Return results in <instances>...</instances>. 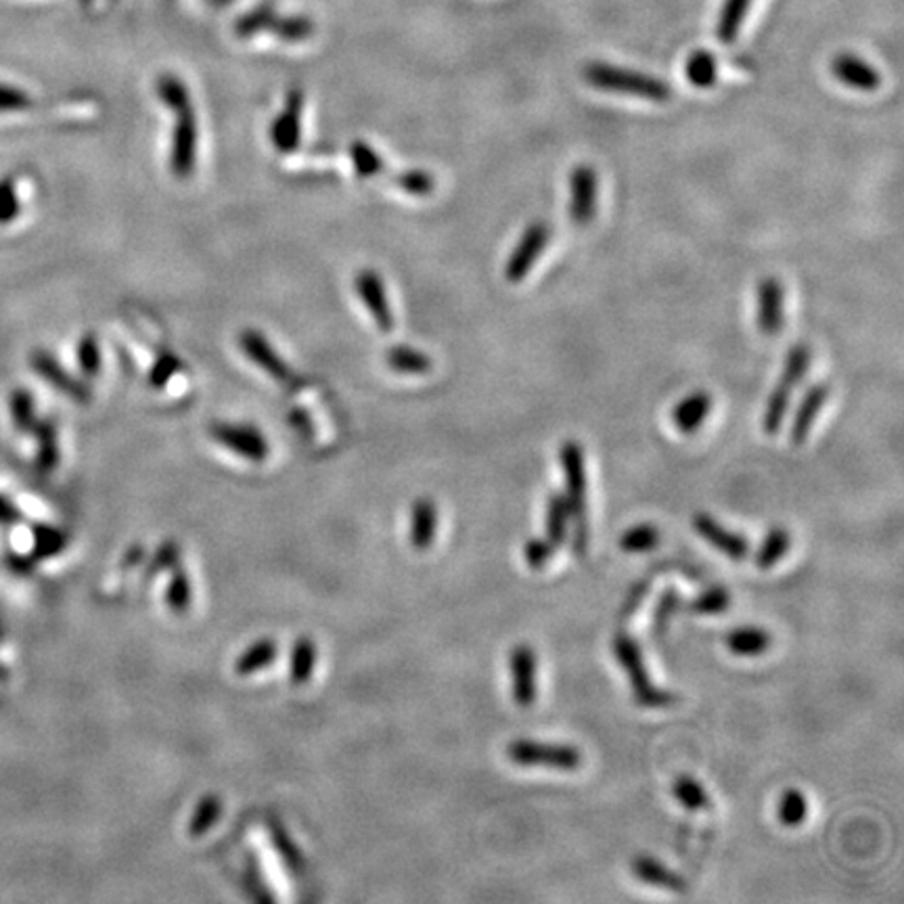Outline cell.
<instances>
[{
	"label": "cell",
	"mask_w": 904,
	"mask_h": 904,
	"mask_svg": "<svg viewBox=\"0 0 904 904\" xmlns=\"http://www.w3.org/2000/svg\"><path fill=\"white\" fill-rule=\"evenodd\" d=\"M560 461L564 472L565 500L569 507L572 523V551L576 557H585L590 541L588 530V477L585 451L578 442L567 440L560 449Z\"/></svg>",
	"instance_id": "1"
},
{
	"label": "cell",
	"mask_w": 904,
	"mask_h": 904,
	"mask_svg": "<svg viewBox=\"0 0 904 904\" xmlns=\"http://www.w3.org/2000/svg\"><path fill=\"white\" fill-rule=\"evenodd\" d=\"M583 78L597 91L631 94L647 101L664 103L673 97V89L662 78L636 69L618 68L603 61H590L583 68Z\"/></svg>",
	"instance_id": "2"
},
{
	"label": "cell",
	"mask_w": 904,
	"mask_h": 904,
	"mask_svg": "<svg viewBox=\"0 0 904 904\" xmlns=\"http://www.w3.org/2000/svg\"><path fill=\"white\" fill-rule=\"evenodd\" d=\"M611 652L618 659V664L624 668L629 682H631L634 701L641 708H668L677 701L673 693L659 689L656 682L649 678L641 645H639V641L634 639L633 634L624 633V631L613 634Z\"/></svg>",
	"instance_id": "3"
},
{
	"label": "cell",
	"mask_w": 904,
	"mask_h": 904,
	"mask_svg": "<svg viewBox=\"0 0 904 904\" xmlns=\"http://www.w3.org/2000/svg\"><path fill=\"white\" fill-rule=\"evenodd\" d=\"M811 362H813V352L806 343H795L788 352L786 364H783V373H781L779 382H777L772 394L769 396V403L765 408V417H762V428L769 436H775L777 431L781 430V426L786 421V415H788V408L791 405L793 389L806 377V373L811 369Z\"/></svg>",
	"instance_id": "4"
},
{
	"label": "cell",
	"mask_w": 904,
	"mask_h": 904,
	"mask_svg": "<svg viewBox=\"0 0 904 904\" xmlns=\"http://www.w3.org/2000/svg\"><path fill=\"white\" fill-rule=\"evenodd\" d=\"M507 758L518 767L576 770L583 765V754L578 747L530 742V739L511 742L507 746Z\"/></svg>",
	"instance_id": "5"
},
{
	"label": "cell",
	"mask_w": 904,
	"mask_h": 904,
	"mask_svg": "<svg viewBox=\"0 0 904 904\" xmlns=\"http://www.w3.org/2000/svg\"><path fill=\"white\" fill-rule=\"evenodd\" d=\"M210 436L233 454L248 459L251 463H262L271 454V444L267 442L264 433L253 426L218 421L212 423Z\"/></svg>",
	"instance_id": "6"
},
{
	"label": "cell",
	"mask_w": 904,
	"mask_h": 904,
	"mask_svg": "<svg viewBox=\"0 0 904 904\" xmlns=\"http://www.w3.org/2000/svg\"><path fill=\"white\" fill-rule=\"evenodd\" d=\"M551 239V226L544 221H536L521 233L520 241L511 251L505 264V279L509 283H520L528 272L532 271L534 262L543 256L544 248Z\"/></svg>",
	"instance_id": "7"
},
{
	"label": "cell",
	"mask_w": 904,
	"mask_h": 904,
	"mask_svg": "<svg viewBox=\"0 0 904 904\" xmlns=\"http://www.w3.org/2000/svg\"><path fill=\"white\" fill-rule=\"evenodd\" d=\"M511 696L520 708H530L539 698V657L530 645H516L509 656Z\"/></svg>",
	"instance_id": "8"
},
{
	"label": "cell",
	"mask_w": 904,
	"mask_h": 904,
	"mask_svg": "<svg viewBox=\"0 0 904 904\" xmlns=\"http://www.w3.org/2000/svg\"><path fill=\"white\" fill-rule=\"evenodd\" d=\"M177 115V126L172 135V151H170V170L177 179H189L195 170L197 159V120L195 112L184 110Z\"/></svg>",
	"instance_id": "9"
},
{
	"label": "cell",
	"mask_w": 904,
	"mask_h": 904,
	"mask_svg": "<svg viewBox=\"0 0 904 904\" xmlns=\"http://www.w3.org/2000/svg\"><path fill=\"white\" fill-rule=\"evenodd\" d=\"M304 91L292 87L285 94V108L271 124L272 147L279 154H292L300 145L302 136V112H304Z\"/></svg>",
	"instance_id": "10"
},
{
	"label": "cell",
	"mask_w": 904,
	"mask_h": 904,
	"mask_svg": "<svg viewBox=\"0 0 904 904\" xmlns=\"http://www.w3.org/2000/svg\"><path fill=\"white\" fill-rule=\"evenodd\" d=\"M597 172L580 163L569 174V218L576 226H588L597 214Z\"/></svg>",
	"instance_id": "11"
},
{
	"label": "cell",
	"mask_w": 904,
	"mask_h": 904,
	"mask_svg": "<svg viewBox=\"0 0 904 904\" xmlns=\"http://www.w3.org/2000/svg\"><path fill=\"white\" fill-rule=\"evenodd\" d=\"M239 346H241V350H244V354L248 357L249 361L253 362L256 366H260L267 375H271L274 382L287 384V382L294 380V373H292L290 364L276 354L271 341L264 338L260 331L244 329L241 336H239Z\"/></svg>",
	"instance_id": "12"
},
{
	"label": "cell",
	"mask_w": 904,
	"mask_h": 904,
	"mask_svg": "<svg viewBox=\"0 0 904 904\" xmlns=\"http://www.w3.org/2000/svg\"><path fill=\"white\" fill-rule=\"evenodd\" d=\"M30 366L45 382L53 385L55 389H59L61 394L69 396L71 400H76L78 405H87L91 400V392H89L87 384L76 380L71 373H68L61 366V362L57 361L53 354H48L46 350H34L32 357H30Z\"/></svg>",
	"instance_id": "13"
},
{
	"label": "cell",
	"mask_w": 904,
	"mask_h": 904,
	"mask_svg": "<svg viewBox=\"0 0 904 904\" xmlns=\"http://www.w3.org/2000/svg\"><path fill=\"white\" fill-rule=\"evenodd\" d=\"M691 523L705 543L719 549L728 560L744 562L749 555V543L744 539V534L724 528L723 523L714 520L710 513H696Z\"/></svg>",
	"instance_id": "14"
},
{
	"label": "cell",
	"mask_w": 904,
	"mask_h": 904,
	"mask_svg": "<svg viewBox=\"0 0 904 904\" xmlns=\"http://www.w3.org/2000/svg\"><path fill=\"white\" fill-rule=\"evenodd\" d=\"M354 285H357V294L361 297L364 308L371 313L375 325L385 334L392 331L394 329V315H392V308H389V302H387L382 276L377 272L371 271V269H364V271L357 274Z\"/></svg>",
	"instance_id": "15"
},
{
	"label": "cell",
	"mask_w": 904,
	"mask_h": 904,
	"mask_svg": "<svg viewBox=\"0 0 904 904\" xmlns=\"http://www.w3.org/2000/svg\"><path fill=\"white\" fill-rule=\"evenodd\" d=\"M832 74L841 84L855 91H878L882 84V76L871 64L860 59L852 53H841L832 59Z\"/></svg>",
	"instance_id": "16"
},
{
	"label": "cell",
	"mask_w": 904,
	"mask_h": 904,
	"mask_svg": "<svg viewBox=\"0 0 904 904\" xmlns=\"http://www.w3.org/2000/svg\"><path fill=\"white\" fill-rule=\"evenodd\" d=\"M783 285L779 279L767 276L758 285V329L775 338L783 329Z\"/></svg>",
	"instance_id": "17"
},
{
	"label": "cell",
	"mask_w": 904,
	"mask_h": 904,
	"mask_svg": "<svg viewBox=\"0 0 904 904\" xmlns=\"http://www.w3.org/2000/svg\"><path fill=\"white\" fill-rule=\"evenodd\" d=\"M829 394H832L829 382H818V384H813L806 389L800 407L795 410V417L791 421V442L795 447H802L809 440L814 421H816V415L821 413V408L825 407Z\"/></svg>",
	"instance_id": "18"
},
{
	"label": "cell",
	"mask_w": 904,
	"mask_h": 904,
	"mask_svg": "<svg viewBox=\"0 0 904 904\" xmlns=\"http://www.w3.org/2000/svg\"><path fill=\"white\" fill-rule=\"evenodd\" d=\"M440 526L438 505L428 497L417 498L410 507V523H408V541L417 551H428Z\"/></svg>",
	"instance_id": "19"
},
{
	"label": "cell",
	"mask_w": 904,
	"mask_h": 904,
	"mask_svg": "<svg viewBox=\"0 0 904 904\" xmlns=\"http://www.w3.org/2000/svg\"><path fill=\"white\" fill-rule=\"evenodd\" d=\"M631 871L636 880L647 885H656L673 894H687V882L678 875L677 871H673L670 867H666L664 862H659L654 857H647V855L634 857Z\"/></svg>",
	"instance_id": "20"
},
{
	"label": "cell",
	"mask_w": 904,
	"mask_h": 904,
	"mask_svg": "<svg viewBox=\"0 0 904 904\" xmlns=\"http://www.w3.org/2000/svg\"><path fill=\"white\" fill-rule=\"evenodd\" d=\"M712 410V396L708 392H693L685 396L673 410V423L682 433H693L700 430L703 421Z\"/></svg>",
	"instance_id": "21"
},
{
	"label": "cell",
	"mask_w": 904,
	"mask_h": 904,
	"mask_svg": "<svg viewBox=\"0 0 904 904\" xmlns=\"http://www.w3.org/2000/svg\"><path fill=\"white\" fill-rule=\"evenodd\" d=\"M724 645L733 656L758 657L772 645V636L760 626H739L726 633Z\"/></svg>",
	"instance_id": "22"
},
{
	"label": "cell",
	"mask_w": 904,
	"mask_h": 904,
	"mask_svg": "<svg viewBox=\"0 0 904 904\" xmlns=\"http://www.w3.org/2000/svg\"><path fill=\"white\" fill-rule=\"evenodd\" d=\"M279 654V645L271 636L258 639L241 652V656L235 659V675L237 677H251L260 673L262 668L271 666Z\"/></svg>",
	"instance_id": "23"
},
{
	"label": "cell",
	"mask_w": 904,
	"mask_h": 904,
	"mask_svg": "<svg viewBox=\"0 0 904 904\" xmlns=\"http://www.w3.org/2000/svg\"><path fill=\"white\" fill-rule=\"evenodd\" d=\"M567 528H569V507L562 493H551L546 498V518H544V530H546V541L557 551L567 541Z\"/></svg>",
	"instance_id": "24"
},
{
	"label": "cell",
	"mask_w": 904,
	"mask_h": 904,
	"mask_svg": "<svg viewBox=\"0 0 904 904\" xmlns=\"http://www.w3.org/2000/svg\"><path fill=\"white\" fill-rule=\"evenodd\" d=\"M385 362L394 373L403 375H428L431 371V359L410 346H394L385 352Z\"/></svg>",
	"instance_id": "25"
},
{
	"label": "cell",
	"mask_w": 904,
	"mask_h": 904,
	"mask_svg": "<svg viewBox=\"0 0 904 904\" xmlns=\"http://www.w3.org/2000/svg\"><path fill=\"white\" fill-rule=\"evenodd\" d=\"M752 0H724L719 23H716V38L723 45H731L737 41L739 30L746 22L747 11H749Z\"/></svg>",
	"instance_id": "26"
},
{
	"label": "cell",
	"mask_w": 904,
	"mask_h": 904,
	"mask_svg": "<svg viewBox=\"0 0 904 904\" xmlns=\"http://www.w3.org/2000/svg\"><path fill=\"white\" fill-rule=\"evenodd\" d=\"M317 666V645L310 636H300L292 647L290 659V678L294 685H304L315 675Z\"/></svg>",
	"instance_id": "27"
},
{
	"label": "cell",
	"mask_w": 904,
	"mask_h": 904,
	"mask_svg": "<svg viewBox=\"0 0 904 904\" xmlns=\"http://www.w3.org/2000/svg\"><path fill=\"white\" fill-rule=\"evenodd\" d=\"M791 549V534L786 528H772L765 536L762 544L758 546L754 555V564L760 569H770L772 565L779 564Z\"/></svg>",
	"instance_id": "28"
},
{
	"label": "cell",
	"mask_w": 904,
	"mask_h": 904,
	"mask_svg": "<svg viewBox=\"0 0 904 904\" xmlns=\"http://www.w3.org/2000/svg\"><path fill=\"white\" fill-rule=\"evenodd\" d=\"M685 76L696 89H712L719 80L716 57L708 50H696L685 64Z\"/></svg>",
	"instance_id": "29"
},
{
	"label": "cell",
	"mask_w": 904,
	"mask_h": 904,
	"mask_svg": "<svg viewBox=\"0 0 904 904\" xmlns=\"http://www.w3.org/2000/svg\"><path fill=\"white\" fill-rule=\"evenodd\" d=\"M673 795L677 798L678 804L687 811H710L712 809V800L708 795V791L703 790L698 779L689 777V775H680L673 783Z\"/></svg>",
	"instance_id": "30"
},
{
	"label": "cell",
	"mask_w": 904,
	"mask_h": 904,
	"mask_svg": "<svg viewBox=\"0 0 904 904\" xmlns=\"http://www.w3.org/2000/svg\"><path fill=\"white\" fill-rule=\"evenodd\" d=\"M221 814H223V798L216 795V793H207V795H204V798L197 802L193 814H191L189 836H205V834L218 823Z\"/></svg>",
	"instance_id": "31"
},
{
	"label": "cell",
	"mask_w": 904,
	"mask_h": 904,
	"mask_svg": "<svg viewBox=\"0 0 904 904\" xmlns=\"http://www.w3.org/2000/svg\"><path fill=\"white\" fill-rule=\"evenodd\" d=\"M156 91H158L159 101L172 113H181L193 108L187 84L174 74H161Z\"/></svg>",
	"instance_id": "32"
},
{
	"label": "cell",
	"mask_w": 904,
	"mask_h": 904,
	"mask_svg": "<svg viewBox=\"0 0 904 904\" xmlns=\"http://www.w3.org/2000/svg\"><path fill=\"white\" fill-rule=\"evenodd\" d=\"M271 32L283 43H304L313 38L315 22L306 15H279L276 13Z\"/></svg>",
	"instance_id": "33"
},
{
	"label": "cell",
	"mask_w": 904,
	"mask_h": 904,
	"mask_svg": "<svg viewBox=\"0 0 904 904\" xmlns=\"http://www.w3.org/2000/svg\"><path fill=\"white\" fill-rule=\"evenodd\" d=\"M806 816H809V800H806V795L798 790L786 791V793L781 795V800H779V806H777V818H779V823H781L783 827L793 829V827L804 825Z\"/></svg>",
	"instance_id": "34"
},
{
	"label": "cell",
	"mask_w": 904,
	"mask_h": 904,
	"mask_svg": "<svg viewBox=\"0 0 904 904\" xmlns=\"http://www.w3.org/2000/svg\"><path fill=\"white\" fill-rule=\"evenodd\" d=\"M348 154H350L354 170L361 179H373L384 170V161L366 140H361V138L352 140L350 147H348Z\"/></svg>",
	"instance_id": "35"
},
{
	"label": "cell",
	"mask_w": 904,
	"mask_h": 904,
	"mask_svg": "<svg viewBox=\"0 0 904 904\" xmlns=\"http://www.w3.org/2000/svg\"><path fill=\"white\" fill-rule=\"evenodd\" d=\"M9 413L18 430L30 431L36 426V403H34V396L25 387H18L11 392Z\"/></svg>",
	"instance_id": "36"
},
{
	"label": "cell",
	"mask_w": 904,
	"mask_h": 904,
	"mask_svg": "<svg viewBox=\"0 0 904 904\" xmlns=\"http://www.w3.org/2000/svg\"><path fill=\"white\" fill-rule=\"evenodd\" d=\"M274 18H276V11L272 9L271 4H262V7H256V9H251L248 13H244V15L235 22L233 30H235V34H237L239 38H251V36H256V34L269 32L272 22H274Z\"/></svg>",
	"instance_id": "37"
},
{
	"label": "cell",
	"mask_w": 904,
	"mask_h": 904,
	"mask_svg": "<svg viewBox=\"0 0 904 904\" xmlns=\"http://www.w3.org/2000/svg\"><path fill=\"white\" fill-rule=\"evenodd\" d=\"M191 597H193V588H191L189 574L182 567H174L168 588H166V606L174 613H184L191 608Z\"/></svg>",
	"instance_id": "38"
},
{
	"label": "cell",
	"mask_w": 904,
	"mask_h": 904,
	"mask_svg": "<svg viewBox=\"0 0 904 904\" xmlns=\"http://www.w3.org/2000/svg\"><path fill=\"white\" fill-rule=\"evenodd\" d=\"M36 438H38V467L41 470H53L59 461V447H57V431L53 421H36V426L32 428Z\"/></svg>",
	"instance_id": "39"
},
{
	"label": "cell",
	"mask_w": 904,
	"mask_h": 904,
	"mask_svg": "<svg viewBox=\"0 0 904 904\" xmlns=\"http://www.w3.org/2000/svg\"><path fill=\"white\" fill-rule=\"evenodd\" d=\"M659 544V530L652 523H636L620 536V549L626 553H645Z\"/></svg>",
	"instance_id": "40"
},
{
	"label": "cell",
	"mask_w": 904,
	"mask_h": 904,
	"mask_svg": "<svg viewBox=\"0 0 904 904\" xmlns=\"http://www.w3.org/2000/svg\"><path fill=\"white\" fill-rule=\"evenodd\" d=\"M78 366L82 371L84 377H97L101 373V364H103V357H101V346L99 339L94 334H84L82 339L78 341Z\"/></svg>",
	"instance_id": "41"
},
{
	"label": "cell",
	"mask_w": 904,
	"mask_h": 904,
	"mask_svg": "<svg viewBox=\"0 0 904 904\" xmlns=\"http://www.w3.org/2000/svg\"><path fill=\"white\" fill-rule=\"evenodd\" d=\"M728 606H731V592L724 587H710L689 603V610L693 613L712 615V613H723L728 610Z\"/></svg>",
	"instance_id": "42"
},
{
	"label": "cell",
	"mask_w": 904,
	"mask_h": 904,
	"mask_svg": "<svg viewBox=\"0 0 904 904\" xmlns=\"http://www.w3.org/2000/svg\"><path fill=\"white\" fill-rule=\"evenodd\" d=\"M22 212L18 182L13 177L0 179V225H11Z\"/></svg>",
	"instance_id": "43"
},
{
	"label": "cell",
	"mask_w": 904,
	"mask_h": 904,
	"mask_svg": "<svg viewBox=\"0 0 904 904\" xmlns=\"http://www.w3.org/2000/svg\"><path fill=\"white\" fill-rule=\"evenodd\" d=\"M678 608H680V597H678L677 590L666 588L662 592V597L657 599V606L654 608V613H652V631L657 636L666 633V629H668V624H670V620L677 613Z\"/></svg>",
	"instance_id": "44"
},
{
	"label": "cell",
	"mask_w": 904,
	"mask_h": 904,
	"mask_svg": "<svg viewBox=\"0 0 904 904\" xmlns=\"http://www.w3.org/2000/svg\"><path fill=\"white\" fill-rule=\"evenodd\" d=\"M396 184L415 197H428L436 189V181L428 170H407L396 177Z\"/></svg>",
	"instance_id": "45"
},
{
	"label": "cell",
	"mask_w": 904,
	"mask_h": 904,
	"mask_svg": "<svg viewBox=\"0 0 904 904\" xmlns=\"http://www.w3.org/2000/svg\"><path fill=\"white\" fill-rule=\"evenodd\" d=\"M181 369V361L172 354V352H163L159 354L151 371H149V385L154 389H161L163 385L168 384Z\"/></svg>",
	"instance_id": "46"
},
{
	"label": "cell",
	"mask_w": 904,
	"mask_h": 904,
	"mask_svg": "<svg viewBox=\"0 0 904 904\" xmlns=\"http://www.w3.org/2000/svg\"><path fill=\"white\" fill-rule=\"evenodd\" d=\"M32 105L34 99L27 92L18 87L0 84V113L27 112L32 110Z\"/></svg>",
	"instance_id": "47"
},
{
	"label": "cell",
	"mask_w": 904,
	"mask_h": 904,
	"mask_svg": "<svg viewBox=\"0 0 904 904\" xmlns=\"http://www.w3.org/2000/svg\"><path fill=\"white\" fill-rule=\"evenodd\" d=\"M553 555H555V549L551 546L546 539H530L523 546L526 564L530 565L532 569H543Z\"/></svg>",
	"instance_id": "48"
},
{
	"label": "cell",
	"mask_w": 904,
	"mask_h": 904,
	"mask_svg": "<svg viewBox=\"0 0 904 904\" xmlns=\"http://www.w3.org/2000/svg\"><path fill=\"white\" fill-rule=\"evenodd\" d=\"M649 587H652V578H649V576L634 583L631 590L626 592L624 606H622V610H620V618H622V620H629L631 615H634V613L639 611V608H641L643 601H645V597L649 595Z\"/></svg>",
	"instance_id": "49"
},
{
	"label": "cell",
	"mask_w": 904,
	"mask_h": 904,
	"mask_svg": "<svg viewBox=\"0 0 904 904\" xmlns=\"http://www.w3.org/2000/svg\"><path fill=\"white\" fill-rule=\"evenodd\" d=\"M179 562V546L172 543V541H168V543L161 544L159 546L158 555H156V572H161V569H172L174 565Z\"/></svg>",
	"instance_id": "50"
},
{
	"label": "cell",
	"mask_w": 904,
	"mask_h": 904,
	"mask_svg": "<svg viewBox=\"0 0 904 904\" xmlns=\"http://www.w3.org/2000/svg\"><path fill=\"white\" fill-rule=\"evenodd\" d=\"M290 426L295 428L297 433H302V436H310V433H313L310 417H308V413L302 410V408H294V410L290 413Z\"/></svg>",
	"instance_id": "51"
},
{
	"label": "cell",
	"mask_w": 904,
	"mask_h": 904,
	"mask_svg": "<svg viewBox=\"0 0 904 904\" xmlns=\"http://www.w3.org/2000/svg\"><path fill=\"white\" fill-rule=\"evenodd\" d=\"M212 2H214V4H218V7H225V4H228L230 0H212Z\"/></svg>",
	"instance_id": "52"
}]
</instances>
